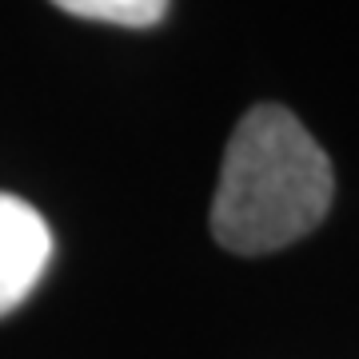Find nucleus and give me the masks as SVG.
Returning <instances> with one entry per match:
<instances>
[{
  "mask_svg": "<svg viewBox=\"0 0 359 359\" xmlns=\"http://www.w3.org/2000/svg\"><path fill=\"white\" fill-rule=\"evenodd\" d=\"M332 160L280 104H256L236 124L212 200V236L236 256L304 240L332 208Z\"/></svg>",
  "mask_w": 359,
  "mask_h": 359,
  "instance_id": "obj_1",
  "label": "nucleus"
},
{
  "mask_svg": "<svg viewBox=\"0 0 359 359\" xmlns=\"http://www.w3.org/2000/svg\"><path fill=\"white\" fill-rule=\"evenodd\" d=\"M52 259V231L36 208L0 192V316L28 299Z\"/></svg>",
  "mask_w": 359,
  "mask_h": 359,
  "instance_id": "obj_2",
  "label": "nucleus"
},
{
  "mask_svg": "<svg viewBox=\"0 0 359 359\" xmlns=\"http://www.w3.org/2000/svg\"><path fill=\"white\" fill-rule=\"evenodd\" d=\"M84 20H104V25H128V28H152L164 20L168 0H52Z\"/></svg>",
  "mask_w": 359,
  "mask_h": 359,
  "instance_id": "obj_3",
  "label": "nucleus"
}]
</instances>
